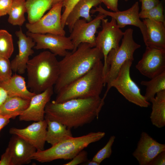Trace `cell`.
I'll use <instances>...</instances> for the list:
<instances>
[{
	"label": "cell",
	"instance_id": "cell-1",
	"mask_svg": "<svg viewBox=\"0 0 165 165\" xmlns=\"http://www.w3.org/2000/svg\"><path fill=\"white\" fill-rule=\"evenodd\" d=\"M105 98L99 96L62 103L50 101L45 107V119L58 122L70 129L82 127L98 119Z\"/></svg>",
	"mask_w": 165,
	"mask_h": 165
},
{
	"label": "cell",
	"instance_id": "cell-2",
	"mask_svg": "<svg viewBox=\"0 0 165 165\" xmlns=\"http://www.w3.org/2000/svg\"><path fill=\"white\" fill-rule=\"evenodd\" d=\"M103 58L98 48L87 43H81L75 50L68 52L59 61V74L54 85L55 93L86 74Z\"/></svg>",
	"mask_w": 165,
	"mask_h": 165
},
{
	"label": "cell",
	"instance_id": "cell-3",
	"mask_svg": "<svg viewBox=\"0 0 165 165\" xmlns=\"http://www.w3.org/2000/svg\"><path fill=\"white\" fill-rule=\"evenodd\" d=\"M56 56L46 51L29 60L27 86L31 92L38 94L54 85L59 74V61Z\"/></svg>",
	"mask_w": 165,
	"mask_h": 165
},
{
	"label": "cell",
	"instance_id": "cell-4",
	"mask_svg": "<svg viewBox=\"0 0 165 165\" xmlns=\"http://www.w3.org/2000/svg\"><path fill=\"white\" fill-rule=\"evenodd\" d=\"M103 68V64L99 61L88 72L57 93L54 101L62 103L73 99L99 96L105 86Z\"/></svg>",
	"mask_w": 165,
	"mask_h": 165
},
{
	"label": "cell",
	"instance_id": "cell-5",
	"mask_svg": "<svg viewBox=\"0 0 165 165\" xmlns=\"http://www.w3.org/2000/svg\"><path fill=\"white\" fill-rule=\"evenodd\" d=\"M104 132H91L76 137L64 140L47 149L36 151L32 160L39 162H49L57 159L72 160L90 144L99 141L105 136Z\"/></svg>",
	"mask_w": 165,
	"mask_h": 165
},
{
	"label": "cell",
	"instance_id": "cell-6",
	"mask_svg": "<svg viewBox=\"0 0 165 165\" xmlns=\"http://www.w3.org/2000/svg\"><path fill=\"white\" fill-rule=\"evenodd\" d=\"M133 34L132 29H127L124 32L121 45L117 48L111 50L108 54L105 63L103 64L104 85H107L105 97L110 90L111 82L116 77L123 65L128 60H134V53L141 46L134 41Z\"/></svg>",
	"mask_w": 165,
	"mask_h": 165
},
{
	"label": "cell",
	"instance_id": "cell-7",
	"mask_svg": "<svg viewBox=\"0 0 165 165\" xmlns=\"http://www.w3.org/2000/svg\"><path fill=\"white\" fill-rule=\"evenodd\" d=\"M133 61H127L123 65L109 86L115 88L129 102L141 107L147 108L150 105L141 93L140 89L131 79L130 69Z\"/></svg>",
	"mask_w": 165,
	"mask_h": 165
},
{
	"label": "cell",
	"instance_id": "cell-8",
	"mask_svg": "<svg viewBox=\"0 0 165 165\" xmlns=\"http://www.w3.org/2000/svg\"><path fill=\"white\" fill-rule=\"evenodd\" d=\"M105 15L99 13L93 19L87 22L84 18L79 19L74 24L69 36L74 46L72 51L75 50L82 43H87L92 47L96 46L95 34L101 24V20Z\"/></svg>",
	"mask_w": 165,
	"mask_h": 165
},
{
	"label": "cell",
	"instance_id": "cell-9",
	"mask_svg": "<svg viewBox=\"0 0 165 165\" xmlns=\"http://www.w3.org/2000/svg\"><path fill=\"white\" fill-rule=\"evenodd\" d=\"M62 2L52 6L49 12L33 24L27 23L28 31L34 33L53 34L65 35L66 32L61 24Z\"/></svg>",
	"mask_w": 165,
	"mask_h": 165
},
{
	"label": "cell",
	"instance_id": "cell-10",
	"mask_svg": "<svg viewBox=\"0 0 165 165\" xmlns=\"http://www.w3.org/2000/svg\"><path fill=\"white\" fill-rule=\"evenodd\" d=\"M102 29L96 38V46L102 52L104 63L109 52L112 50L116 49L119 46L124 32L117 26L116 20L111 18V20L103 18L101 23Z\"/></svg>",
	"mask_w": 165,
	"mask_h": 165
},
{
	"label": "cell",
	"instance_id": "cell-11",
	"mask_svg": "<svg viewBox=\"0 0 165 165\" xmlns=\"http://www.w3.org/2000/svg\"><path fill=\"white\" fill-rule=\"evenodd\" d=\"M26 34L35 42V49H48L55 56L64 57L68 53V50L72 51L74 49L69 36L50 33H34L28 31Z\"/></svg>",
	"mask_w": 165,
	"mask_h": 165
},
{
	"label": "cell",
	"instance_id": "cell-12",
	"mask_svg": "<svg viewBox=\"0 0 165 165\" xmlns=\"http://www.w3.org/2000/svg\"><path fill=\"white\" fill-rule=\"evenodd\" d=\"M139 6L138 2H136L129 9L123 11H109L104 9L100 5L96 6L95 9H91L90 13L98 12L114 18L116 21L118 26L123 28L126 26L131 25L139 28L142 34L145 44L147 39L146 28L139 16Z\"/></svg>",
	"mask_w": 165,
	"mask_h": 165
},
{
	"label": "cell",
	"instance_id": "cell-13",
	"mask_svg": "<svg viewBox=\"0 0 165 165\" xmlns=\"http://www.w3.org/2000/svg\"><path fill=\"white\" fill-rule=\"evenodd\" d=\"M136 68L141 74L150 79L165 71V49L146 47Z\"/></svg>",
	"mask_w": 165,
	"mask_h": 165
},
{
	"label": "cell",
	"instance_id": "cell-14",
	"mask_svg": "<svg viewBox=\"0 0 165 165\" xmlns=\"http://www.w3.org/2000/svg\"><path fill=\"white\" fill-rule=\"evenodd\" d=\"M47 122L45 119L35 122L23 129L10 128L9 133L22 138L34 147L37 151L44 149L46 141Z\"/></svg>",
	"mask_w": 165,
	"mask_h": 165
},
{
	"label": "cell",
	"instance_id": "cell-15",
	"mask_svg": "<svg viewBox=\"0 0 165 165\" xmlns=\"http://www.w3.org/2000/svg\"><path fill=\"white\" fill-rule=\"evenodd\" d=\"M163 151H165L164 144L159 143L143 131L132 155L140 165H148L155 157Z\"/></svg>",
	"mask_w": 165,
	"mask_h": 165
},
{
	"label": "cell",
	"instance_id": "cell-16",
	"mask_svg": "<svg viewBox=\"0 0 165 165\" xmlns=\"http://www.w3.org/2000/svg\"><path fill=\"white\" fill-rule=\"evenodd\" d=\"M53 92V87H52L34 96L28 108L19 116V120L37 122L44 120L45 107L50 101Z\"/></svg>",
	"mask_w": 165,
	"mask_h": 165
},
{
	"label": "cell",
	"instance_id": "cell-17",
	"mask_svg": "<svg viewBox=\"0 0 165 165\" xmlns=\"http://www.w3.org/2000/svg\"><path fill=\"white\" fill-rule=\"evenodd\" d=\"M15 34L18 38V53L10 64L12 71L23 74L26 70L29 57L34 53L32 48L35 43L32 38L24 33L21 28Z\"/></svg>",
	"mask_w": 165,
	"mask_h": 165
},
{
	"label": "cell",
	"instance_id": "cell-18",
	"mask_svg": "<svg viewBox=\"0 0 165 165\" xmlns=\"http://www.w3.org/2000/svg\"><path fill=\"white\" fill-rule=\"evenodd\" d=\"M12 158V165H22L29 163L36 149L25 140L13 135L7 147Z\"/></svg>",
	"mask_w": 165,
	"mask_h": 165
},
{
	"label": "cell",
	"instance_id": "cell-19",
	"mask_svg": "<svg viewBox=\"0 0 165 165\" xmlns=\"http://www.w3.org/2000/svg\"><path fill=\"white\" fill-rule=\"evenodd\" d=\"M146 28V47L165 49V24L149 19H144Z\"/></svg>",
	"mask_w": 165,
	"mask_h": 165
},
{
	"label": "cell",
	"instance_id": "cell-20",
	"mask_svg": "<svg viewBox=\"0 0 165 165\" xmlns=\"http://www.w3.org/2000/svg\"><path fill=\"white\" fill-rule=\"evenodd\" d=\"M101 3L99 0H79L71 10L66 20L65 26H68L70 32L75 22L81 18L87 22L91 21L92 19L90 15L91 9Z\"/></svg>",
	"mask_w": 165,
	"mask_h": 165
},
{
	"label": "cell",
	"instance_id": "cell-21",
	"mask_svg": "<svg viewBox=\"0 0 165 165\" xmlns=\"http://www.w3.org/2000/svg\"><path fill=\"white\" fill-rule=\"evenodd\" d=\"M0 86L7 91L9 97H19L30 100L36 94L28 89L25 78L16 74L7 81L0 83Z\"/></svg>",
	"mask_w": 165,
	"mask_h": 165
},
{
	"label": "cell",
	"instance_id": "cell-22",
	"mask_svg": "<svg viewBox=\"0 0 165 165\" xmlns=\"http://www.w3.org/2000/svg\"><path fill=\"white\" fill-rule=\"evenodd\" d=\"M47 122L46 141L52 146L73 137L70 129L57 121L46 119Z\"/></svg>",
	"mask_w": 165,
	"mask_h": 165
},
{
	"label": "cell",
	"instance_id": "cell-23",
	"mask_svg": "<svg viewBox=\"0 0 165 165\" xmlns=\"http://www.w3.org/2000/svg\"><path fill=\"white\" fill-rule=\"evenodd\" d=\"M156 95L150 101L152 105L150 119L153 125L161 128L165 126V90Z\"/></svg>",
	"mask_w": 165,
	"mask_h": 165
},
{
	"label": "cell",
	"instance_id": "cell-24",
	"mask_svg": "<svg viewBox=\"0 0 165 165\" xmlns=\"http://www.w3.org/2000/svg\"><path fill=\"white\" fill-rule=\"evenodd\" d=\"M52 6V0H26L28 23L33 24L38 21Z\"/></svg>",
	"mask_w": 165,
	"mask_h": 165
},
{
	"label": "cell",
	"instance_id": "cell-25",
	"mask_svg": "<svg viewBox=\"0 0 165 165\" xmlns=\"http://www.w3.org/2000/svg\"><path fill=\"white\" fill-rule=\"evenodd\" d=\"M30 101L19 97L8 96L0 107V115L19 116L28 108Z\"/></svg>",
	"mask_w": 165,
	"mask_h": 165
},
{
	"label": "cell",
	"instance_id": "cell-26",
	"mask_svg": "<svg viewBox=\"0 0 165 165\" xmlns=\"http://www.w3.org/2000/svg\"><path fill=\"white\" fill-rule=\"evenodd\" d=\"M149 81H142L141 84L146 87L144 97L150 102L157 93L165 90V71L151 79Z\"/></svg>",
	"mask_w": 165,
	"mask_h": 165
},
{
	"label": "cell",
	"instance_id": "cell-27",
	"mask_svg": "<svg viewBox=\"0 0 165 165\" xmlns=\"http://www.w3.org/2000/svg\"><path fill=\"white\" fill-rule=\"evenodd\" d=\"M26 0H13L8 13V22L14 26H22L25 21Z\"/></svg>",
	"mask_w": 165,
	"mask_h": 165
},
{
	"label": "cell",
	"instance_id": "cell-28",
	"mask_svg": "<svg viewBox=\"0 0 165 165\" xmlns=\"http://www.w3.org/2000/svg\"><path fill=\"white\" fill-rule=\"evenodd\" d=\"M14 51L12 35L6 30H0V55L9 59Z\"/></svg>",
	"mask_w": 165,
	"mask_h": 165
},
{
	"label": "cell",
	"instance_id": "cell-29",
	"mask_svg": "<svg viewBox=\"0 0 165 165\" xmlns=\"http://www.w3.org/2000/svg\"><path fill=\"white\" fill-rule=\"evenodd\" d=\"M139 16L140 18L149 19L165 24L163 6L161 2L157 6L150 9L141 11L139 12Z\"/></svg>",
	"mask_w": 165,
	"mask_h": 165
},
{
	"label": "cell",
	"instance_id": "cell-30",
	"mask_svg": "<svg viewBox=\"0 0 165 165\" xmlns=\"http://www.w3.org/2000/svg\"><path fill=\"white\" fill-rule=\"evenodd\" d=\"M115 139L114 135L111 136L105 145L94 156L92 160L100 164L104 160L109 158L112 153V147Z\"/></svg>",
	"mask_w": 165,
	"mask_h": 165
},
{
	"label": "cell",
	"instance_id": "cell-31",
	"mask_svg": "<svg viewBox=\"0 0 165 165\" xmlns=\"http://www.w3.org/2000/svg\"><path fill=\"white\" fill-rule=\"evenodd\" d=\"M12 71L9 59L0 55V83L11 78L12 75Z\"/></svg>",
	"mask_w": 165,
	"mask_h": 165
},
{
	"label": "cell",
	"instance_id": "cell-32",
	"mask_svg": "<svg viewBox=\"0 0 165 165\" xmlns=\"http://www.w3.org/2000/svg\"><path fill=\"white\" fill-rule=\"evenodd\" d=\"M79 0H63L62 7L64 10L61 15V24L64 28L65 26V22L67 17L75 4Z\"/></svg>",
	"mask_w": 165,
	"mask_h": 165
},
{
	"label": "cell",
	"instance_id": "cell-33",
	"mask_svg": "<svg viewBox=\"0 0 165 165\" xmlns=\"http://www.w3.org/2000/svg\"><path fill=\"white\" fill-rule=\"evenodd\" d=\"M87 152L83 150L79 152L71 160L64 165H77L84 163L88 160Z\"/></svg>",
	"mask_w": 165,
	"mask_h": 165
},
{
	"label": "cell",
	"instance_id": "cell-34",
	"mask_svg": "<svg viewBox=\"0 0 165 165\" xmlns=\"http://www.w3.org/2000/svg\"><path fill=\"white\" fill-rule=\"evenodd\" d=\"M13 0H0V17L7 14L10 8Z\"/></svg>",
	"mask_w": 165,
	"mask_h": 165
},
{
	"label": "cell",
	"instance_id": "cell-35",
	"mask_svg": "<svg viewBox=\"0 0 165 165\" xmlns=\"http://www.w3.org/2000/svg\"><path fill=\"white\" fill-rule=\"evenodd\" d=\"M141 2V10L145 11L155 7L160 2V0H140Z\"/></svg>",
	"mask_w": 165,
	"mask_h": 165
},
{
	"label": "cell",
	"instance_id": "cell-36",
	"mask_svg": "<svg viewBox=\"0 0 165 165\" xmlns=\"http://www.w3.org/2000/svg\"><path fill=\"white\" fill-rule=\"evenodd\" d=\"M0 165H12L11 154L8 147L6 148L5 152L1 156Z\"/></svg>",
	"mask_w": 165,
	"mask_h": 165
},
{
	"label": "cell",
	"instance_id": "cell-37",
	"mask_svg": "<svg viewBox=\"0 0 165 165\" xmlns=\"http://www.w3.org/2000/svg\"><path fill=\"white\" fill-rule=\"evenodd\" d=\"M165 151L159 153L149 163L148 165H165Z\"/></svg>",
	"mask_w": 165,
	"mask_h": 165
},
{
	"label": "cell",
	"instance_id": "cell-38",
	"mask_svg": "<svg viewBox=\"0 0 165 165\" xmlns=\"http://www.w3.org/2000/svg\"><path fill=\"white\" fill-rule=\"evenodd\" d=\"M108 9L112 12L119 11L118 8V0H99Z\"/></svg>",
	"mask_w": 165,
	"mask_h": 165
},
{
	"label": "cell",
	"instance_id": "cell-39",
	"mask_svg": "<svg viewBox=\"0 0 165 165\" xmlns=\"http://www.w3.org/2000/svg\"><path fill=\"white\" fill-rule=\"evenodd\" d=\"M16 116L14 115H0V131L9 122L10 119Z\"/></svg>",
	"mask_w": 165,
	"mask_h": 165
},
{
	"label": "cell",
	"instance_id": "cell-40",
	"mask_svg": "<svg viewBox=\"0 0 165 165\" xmlns=\"http://www.w3.org/2000/svg\"><path fill=\"white\" fill-rule=\"evenodd\" d=\"M8 97L7 91L0 86V107L5 101Z\"/></svg>",
	"mask_w": 165,
	"mask_h": 165
},
{
	"label": "cell",
	"instance_id": "cell-41",
	"mask_svg": "<svg viewBox=\"0 0 165 165\" xmlns=\"http://www.w3.org/2000/svg\"><path fill=\"white\" fill-rule=\"evenodd\" d=\"M85 165H99L100 164L93 160H88L84 163Z\"/></svg>",
	"mask_w": 165,
	"mask_h": 165
},
{
	"label": "cell",
	"instance_id": "cell-42",
	"mask_svg": "<svg viewBox=\"0 0 165 165\" xmlns=\"http://www.w3.org/2000/svg\"><path fill=\"white\" fill-rule=\"evenodd\" d=\"M53 6L58 3L62 2L63 0H52Z\"/></svg>",
	"mask_w": 165,
	"mask_h": 165
},
{
	"label": "cell",
	"instance_id": "cell-43",
	"mask_svg": "<svg viewBox=\"0 0 165 165\" xmlns=\"http://www.w3.org/2000/svg\"><path fill=\"white\" fill-rule=\"evenodd\" d=\"M126 2H127L128 0H124Z\"/></svg>",
	"mask_w": 165,
	"mask_h": 165
}]
</instances>
